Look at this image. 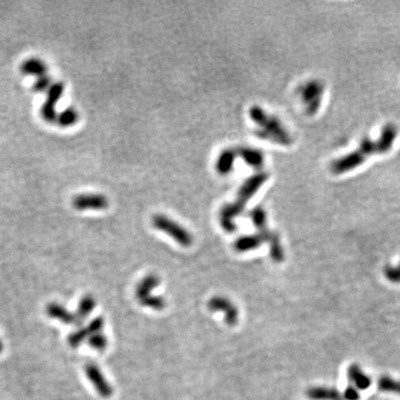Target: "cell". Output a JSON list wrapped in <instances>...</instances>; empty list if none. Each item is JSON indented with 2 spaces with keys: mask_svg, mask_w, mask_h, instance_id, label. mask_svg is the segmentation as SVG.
I'll return each mask as SVG.
<instances>
[{
  "mask_svg": "<svg viewBox=\"0 0 400 400\" xmlns=\"http://www.w3.org/2000/svg\"><path fill=\"white\" fill-rule=\"evenodd\" d=\"M397 128L395 124L388 123L383 128L380 137L376 140L364 138L360 146L352 152L334 159L330 165V170L335 175L344 174L360 167L372 155H384L389 152L394 147Z\"/></svg>",
  "mask_w": 400,
  "mask_h": 400,
  "instance_id": "obj_1",
  "label": "cell"
},
{
  "mask_svg": "<svg viewBox=\"0 0 400 400\" xmlns=\"http://www.w3.org/2000/svg\"><path fill=\"white\" fill-rule=\"evenodd\" d=\"M268 173L260 172L248 177L241 188H239L234 202L225 205L220 212V223L223 230L227 233H233L236 230L234 219L243 212L249 199L255 196L259 188L268 180Z\"/></svg>",
  "mask_w": 400,
  "mask_h": 400,
  "instance_id": "obj_2",
  "label": "cell"
},
{
  "mask_svg": "<svg viewBox=\"0 0 400 400\" xmlns=\"http://www.w3.org/2000/svg\"><path fill=\"white\" fill-rule=\"evenodd\" d=\"M249 118L256 125L257 137L279 146L288 147L292 137L276 117L269 114L262 108L253 106L249 110Z\"/></svg>",
  "mask_w": 400,
  "mask_h": 400,
  "instance_id": "obj_3",
  "label": "cell"
},
{
  "mask_svg": "<svg viewBox=\"0 0 400 400\" xmlns=\"http://www.w3.org/2000/svg\"><path fill=\"white\" fill-rule=\"evenodd\" d=\"M153 226L163 233H167L175 242L183 248L191 247L193 237L188 230L165 215L157 214L152 218Z\"/></svg>",
  "mask_w": 400,
  "mask_h": 400,
  "instance_id": "obj_4",
  "label": "cell"
},
{
  "mask_svg": "<svg viewBox=\"0 0 400 400\" xmlns=\"http://www.w3.org/2000/svg\"><path fill=\"white\" fill-rule=\"evenodd\" d=\"M324 84L318 80L307 82L299 89V95L305 111L309 116H313L319 112L324 97Z\"/></svg>",
  "mask_w": 400,
  "mask_h": 400,
  "instance_id": "obj_5",
  "label": "cell"
},
{
  "mask_svg": "<svg viewBox=\"0 0 400 400\" xmlns=\"http://www.w3.org/2000/svg\"><path fill=\"white\" fill-rule=\"evenodd\" d=\"M65 86L62 82H55L52 84L50 88L47 91L46 101L41 106V116L45 122L48 123L56 122L57 114L56 105L63 95Z\"/></svg>",
  "mask_w": 400,
  "mask_h": 400,
  "instance_id": "obj_6",
  "label": "cell"
},
{
  "mask_svg": "<svg viewBox=\"0 0 400 400\" xmlns=\"http://www.w3.org/2000/svg\"><path fill=\"white\" fill-rule=\"evenodd\" d=\"M86 375L87 379L90 381L92 385L96 389L97 394L104 397L109 398L113 395V388L106 380L105 375H103L100 368L95 363H88L86 366Z\"/></svg>",
  "mask_w": 400,
  "mask_h": 400,
  "instance_id": "obj_7",
  "label": "cell"
},
{
  "mask_svg": "<svg viewBox=\"0 0 400 400\" xmlns=\"http://www.w3.org/2000/svg\"><path fill=\"white\" fill-rule=\"evenodd\" d=\"M72 206L77 210H103L109 206V199L102 194H82L72 199Z\"/></svg>",
  "mask_w": 400,
  "mask_h": 400,
  "instance_id": "obj_8",
  "label": "cell"
},
{
  "mask_svg": "<svg viewBox=\"0 0 400 400\" xmlns=\"http://www.w3.org/2000/svg\"><path fill=\"white\" fill-rule=\"evenodd\" d=\"M208 309L215 312H223L225 323L229 325H234L238 322V309L226 298L214 297L208 302Z\"/></svg>",
  "mask_w": 400,
  "mask_h": 400,
  "instance_id": "obj_9",
  "label": "cell"
},
{
  "mask_svg": "<svg viewBox=\"0 0 400 400\" xmlns=\"http://www.w3.org/2000/svg\"><path fill=\"white\" fill-rule=\"evenodd\" d=\"M104 324H105V319L102 317H96V319H93L86 328L77 330L70 334L68 337L69 344L71 348H77L85 340H88L92 334L101 332L104 327Z\"/></svg>",
  "mask_w": 400,
  "mask_h": 400,
  "instance_id": "obj_10",
  "label": "cell"
},
{
  "mask_svg": "<svg viewBox=\"0 0 400 400\" xmlns=\"http://www.w3.org/2000/svg\"><path fill=\"white\" fill-rule=\"evenodd\" d=\"M348 378L354 387L360 390H366L371 385V379L357 364L350 365L348 369Z\"/></svg>",
  "mask_w": 400,
  "mask_h": 400,
  "instance_id": "obj_11",
  "label": "cell"
},
{
  "mask_svg": "<svg viewBox=\"0 0 400 400\" xmlns=\"http://www.w3.org/2000/svg\"><path fill=\"white\" fill-rule=\"evenodd\" d=\"M20 69L24 75L40 77L46 75L47 65L38 58H30L20 64Z\"/></svg>",
  "mask_w": 400,
  "mask_h": 400,
  "instance_id": "obj_12",
  "label": "cell"
},
{
  "mask_svg": "<svg viewBox=\"0 0 400 400\" xmlns=\"http://www.w3.org/2000/svg\"><path fill=\"white\" fill-rule=\"evenodd\" d=\"M46 313L52 319L61 321V323H63V324H76L75 314L71 313V311H69L65 307H63L62 305L56 303V302L49 303L47 305Z\"/></svg>",
  "mask_w": 400,
  "mask_h": 400,
  "instance_id": "obj_13",
  "label": "cell"
},
{
  "mask_svg": "<svg viewBox=\"0 0 400 400\" xmlns=\"http://www.w3.org/2000/svg\"><path fill=\"white\" fill-rule=\"evenodd\" d=\"M307 395L311 400H343V395L333 387L316 386L309 388Z\"/></svg>",
  "mask_w": 400,
  "mask_h": 400,
  "instance_id": "obj_14",
  "label": "cell"
},
{
  "mask_svg": "<svg viewBox=\"0 0 400 400\" xmlns=\"http://www.w3.org/2000/svg\"><path fill=\"white\" fill-rule=\"evenodd\" d=\"M264 242L265 240L259 233L251 234V235H244L239 237L234 242L233 248L237 252L243 253L259 248Z\"/></svg>",
  "mask_w": 400,
  "mask_h": 400,
  "instance_id": "obj_15",
  "label": "cell"
},
{
  "mask_svg": "<svg viewBox=\"0 0 400 400\" xmlns=\"http://www.w3.org/2000/svg\"><path fill=\"white\" fill-rule=\"evenodd\" d=\"M236 157H237L236 149H233V148L224 149L219 155L218 158H217V162H216L217 172L222 175L228 174L229 172H231V170L233 169V163H234Z\"/></svg>",
  "mask_w": 400,
  "mask_h": 400,
  "instance_id": "obj_16",
  "label": "cell"
},
{
  "mask_svg": "<svg viewBox=\"0 0 400 400\" xmlns=\"http://www.w3.org/2000/svg\"><path fill=\"white\" fill-rule=\"evenodd\" d=\"M237 157H242L244 162L255 169L262 167L264 156L260 150L254 147H242L237 149Z\"/></svg>",
  "mask_w": 400,
  "mask_h": 400,
  "instance_id": "obj_17",
  "label": "cell"
},
{
  "mask_svg": "<svg viewBox=\"0 0 400 400\" xmlns=\"http://www.w3.org/2000/svg\"><path fill=\"white\" fill-rule=\"evenodd\" d=\"M161 283V280L155 274H149L140 281L136 291L137 298L139 301L151 296L153 289L156 288Z\"/></svg>",
  "mask_w": 400,
  "mask_h": 400,
  "instance_id": "obj_18",
  "label": "cell"
},
{
  "mask_svg": "<svg viewBox=\"0 0 400 400\" xmlns=\"http://www.w3.org/2000/svg\"><path fill=\"white\" fill-rule=\"evenodd\" d=\"M96 299L91 295H86L83 299L80 300V303L78 306L75 318H76V324H83L86 319L88 315L91 314L92 311L96 307Z\"/></svg>",
  "mask_w": 400,
  "mask_h": 400,
  "instance_id": "obj_19",
  "label": "cell"
},
{
  "mask_svg": "<svg viewBox=\"0 0 400 400\" xmlns=\"http://www.w3.org/2000/svg\"><path fill=\"white\" fill-rule=\"evenodd\" d=\"M78 120L79 114L76 110L73 108H67L58 114L56 122L62 128H66L74 125Z\"/></svg>",
  "mask_w": 400,
  "mask_h": 400,
  "instance_id": "obj_20",
  "label": "cell"
},
{
  "mask_svg": "<svg viewBox=\"0 0 400 400\" xmlns=\"http://www.w3.org/2000/svg\"><path fill=\"white\" fill-rule=\"evenodd\" d=\"M269 243H270V255L273 260L277 263L282 262L284 258V249L278 235L274 233L273 238L269 241Z\"/></svg>",
  "mask_w": 400,
  "mask_h": 400,
  "instance_id": "obj_21",
  "label": "cell"
},
{
  "mask_svg": "<svg viewBox=\"0 0 400 400\" xmlns=\"http://www.w3.org/2000/svg\"><path fill=\"white\" fill-rule=\"evenodd\" d=\"M378 388L382 392L400 395V381L395 380L389 376H382L378 381Z\"/></svg>",
  "mask_w": 400,
  "mask_h": 400,
  "instance_id": "obj_22",
  "label": "cell"
},
{
  "mask_svg": "<svg viewBox=\"0 0 400 400\" xmlns=\"http://www.w3.org/2000/svg\"><path fill=\"white\" fill-rule=\"evenodd\" d=\"M139 302L144 307L155 310H162L166 306V301L164 298H162L161 296H153V295L147 297L146 299H141Z\"/></svg>",
  "mask_w": 400,
  "mask_h": 400,
  "instance_id": "obj_23",
  "label": "cell"
},
{
  "mask_svg": "<svg viewBox=\"0 0 400 400\" xmlns=\"http://www.w3.org/2000/svg\"><path fill=\"white\" fill-rule=\"evenodd\" d=\"M87 341L93 350L99 352H103L108 346V338L105 334H102V332L92 334Z\"/></svg>",
  "mask_w": 400,
  "mask_h": 400,
  "instance_id": "obj_24",
  "label": "cell"
},
{
  "mask_svg": "<svg viewBox=\"0 0 400 400\" xmlns=\"http://www.w3.org/2000/svg\"><path fill=\"white\" fill-rule=\"evenodd\" d=\"M385 278L393 284H400V262L397 265H387L384 269Z\"/></svg>",
  "mask_w": 400,
  "mask_h": 400,
  "instance_id": "obj_25",
  "label": "cell"
},
{
  "mask_svg": "<svg viewBox=\"0 0 400 400\" xmlns=\"http://www.w3.org/2000/svg\"><path fill=\"white\" fill-rule=\"evenodd\" d=\"M52 80L50 77L47 74L43 76L37 77L36 82L33 85V90L36 93H43V92L48 91V89L52 86Z\"/></svg>",
  "mask_w": 400,
  "mask_h": 400,
  "instance_id": "obj_26",
  "label": "cell"
},
{
  "mask_svg": "<svg viewBox=\"0 0 400 400\" xmlns=\"http://www.w3.org/2000/svg\"><path fill=\"white\" fill-rule=\"evenodd\" d=\"M343 397L345 400H359L360 395L359 391L356 387H354L353 385H350L344 389Z\"/></svg>",
  "mask_w": 400,
  "mask_h": 400,
  "instance_id": "obj_27",
  "label": "cell"
},
{
  "mask_svg": "<svg viewBox=\"0 0 400 400\" xmlns=\"http://www.w3.org/2000/svg\"><path fill=\"white\" fill-rule=\"evenodd\" d=\"M3 349H4V345H3V343H2V341L0 340V354L2 353V351H3Z\"/></svg>",
  "mask_w": 400,
  "mask_h": 400,
  "instance_id": "obj_28",
  "label": "cell"
}]
</instances>
